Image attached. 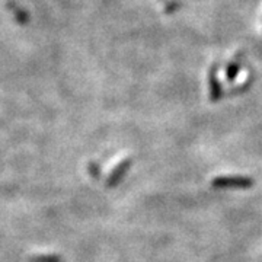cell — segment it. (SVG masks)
I'll list each match as a JSON object with an SVG mask.
<instances>
[{
    "mask_svg": "<svg viewBox=\"0 0 262 262\" xmlns=\"http://www.w3.org/2000/svg\"><path fill=\"white\" fill-rule=\"evenodd\" d=\"M207 83H208V98L211 102H219L225 94H223V86L219 79V64L214 63L208 69L207 75Z\"/></svg>",
    "mask_w": 262,
    "mask_h": 262,
    "instance_id": "2",
    "label": "cell"
},
{
    "mask_svg": "<svg viewBox=\"0 0 262 262\" xmlns=\"http://www.w3.org/2000/svg\"><path fill=\"white\" fill-rule=\"evenodd\" d=\"M253 185V179L249 177H217L211 181L214 189H248Z\"/></svg>",
    "mask_w": 262,
    "mask_h": 262,
    "instance_id": "1",
    "label": "cell"
},
{
    "mask_svg": "<svg viewBox=\"0 0 262 262\" xmlns=\"http://www.w3.org/2000/svg\"><path fill=\"white\" fill-rule=\"evenodd\" d=\"M131 166H133V159H131V158H127V159L121 160V162L111 170V173L108 175V178L105 181V185L108 188L117 187L122 179H124V177L127 175V172L130 170Z\"/></svg>",
    "mask_w": 262,
    "mask_h": 262,
    "instance_id": "3",
    "label": "cell"
},
{
    "mask_svg": "<svg viewBox=\"0 0 262 262\" xmlns=\"http://www.w3.org/2000/svg\"><path fill=\"white\" fill-rule=\"evenodd\" d=\"M242 64H244V53H236L225 67V77L227 82H230V83L234 82V79L241 72Z\"/></svg>",
    "mask_w": 262,
    "mask_h": 262,
    "instance_id": "4",
    "label": "cell"
},
{
    "mask_svg": "<svg viewBox=\"0 0 262 262\" xmlns=\"http://www.w3.org/2000/svg\"><path fill=\"white\" fill-rule=\"evenodd\" d=\"M182 6V0H168L163 6V12L166 15H172Z\"/></svg>",
    "mask_w": 262,
    "mask_h": 262,
    "instance_id": "5",
    "label": "cell"
},
{
    "mask_svg": "<svg viewBox=\"0 0 262 262\" xmlns=\"http://www.w3.org/2000/svg\"><path fill=\"white\" fill-rule=\"evenodd\" d=\"M89 173L95 177V178H99V175H101V168H99V165L96 163V162H91L89 163Z\"/></svg>",
    "mask_w": 262,
    "mask_h": 262,
    "instance_id": "6",
    "label": "cell"
}]
</instances>
